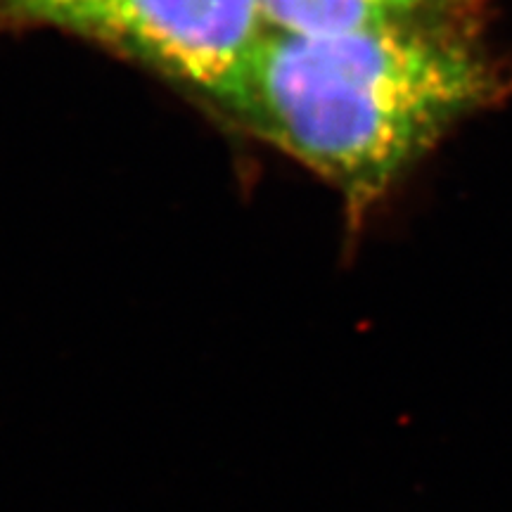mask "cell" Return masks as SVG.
Segmentation results:
<instances>
[{
	"label": "cell",
	"instance_id": "4",
	"mask_svg": "<svg viewBox=\"0 0 512 512\" xmlns=\"http://www.w3.org/2000/svg\"><path fill=\"white\" fill-rule=\"evenodd\" d=\"M79 0H0V34L19 29H60Z\"/></svg>",
	"mask_w": 512,
	"mask_h": 512
},
{
	"label": "cell",
	"instance_id": "1",
	"mask_svg": "<svg viewBox=\"0 0 512 512\" xmlns=\"http://www.w3.org/2000/svg\"><path fill=\"white\" fill-rule=\"evenodd\" d=\"M496 22L354 34L268 27L238 126L323 178L361 221L463 121L512 98Z\"/></svg>",
	"mask_w": 512,
	"mask_h": 512
},
{
	"label": "cell",
	"instance_id": "2",
	"mask_svg": "<svg viewBox=\"0 0 512 512\" xmlns=\"http://www.w3.org/2000/svg\"><path fill=\"white\" fill-rule=\"evenodd\" d=\"M60 29L145 64L238 126L268 22L261 0H79Z\"/></svg>",
	"mask_w": 512,
	"mask_h": 512
},
{
	"label": "cell",
	"instance_id": "3",
	"mask_svg": "<svg viewBox=\"0 0 512 512\" xmlns=\"http://www.w3.org/2000/svg\"><path fill=\"white\" fill-rule=\"evenodd\" d=\"M271 29L297 34H354L496 17L498 0H261Z\"/></svg>",
	"mask_w": 512,
	"mask_h": 512
}]
</instances>
